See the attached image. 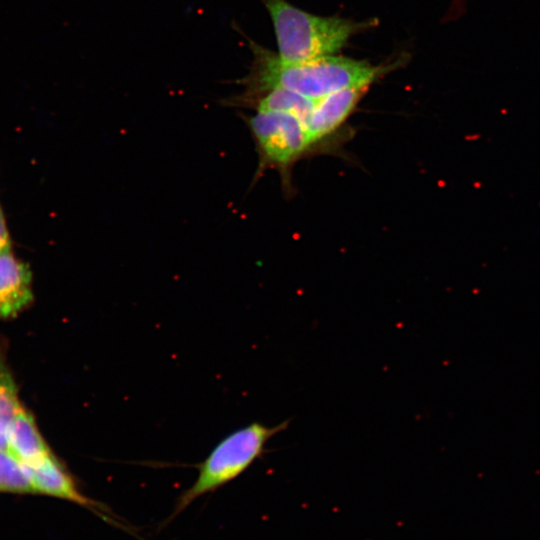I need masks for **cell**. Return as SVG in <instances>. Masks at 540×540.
<instances>
[{
  "instance_id": "obj_6",
  "label": "cell",
  "mask_w": 540,
  "mask_h": 540,
  "mask_svg": "<svg viewBox=\"0 0 540 540\" xmlns=\"http://www.w3.org/2000/svg\"><path fill=\"white\" fill-rule=\"evenodd\" d=\"M33 301L32 274L11 247L0 250V319L16 317Z\"/></svg>"
},
{
  "instance_id": "obj_8",
  "label": "cell",
  "mask_w": 540,
  "mask_h": 540,
  "mask_svg": "<svg viewBox=\"0 0 540 540\" xmlns=\"http://www.w3.org/2000/svg\"><path fill=\"white\" fill-rule=\"evenodd\" d=\"M259 112H281L300 119L306 126L316 100L284 88L270 89L249 102Z\"/></svg>"
},
{
  "instance_id": "obj_10",
  "label": "cell",
  "mask_w": 540,
  "mask_h": 540,
  "mask_svg": "<svg viewBox=\"0 0 540 540\" xmlns=\"http://www.w3.org/2000/svg\"><path fill=\"white\" fill-rule=\"evenodd\" d=\"M0 493L36 495L29 469L1 448Z\"/></svg>"
},
{
  "instance_id": "obj_1",
  "label": "cell",
  "mask_w": 540,
  "mask_h": 540,
  "mask_svg": "<svg viewBox=\"0 0 540 540\" xmlns=\"http://www.w3.org/2000/svg\"><path fill=\"white\" fill-rule=\"evenodd\" d=\"M253 62L241 97L249 103L273 88H284L313 100L354 86L371 85L398 63L372 65L364 60L329 56L303 62H286L278 54L249 40Z\"/></svg>"
},
{
  "instance_id": "obj_9",
  "label": "cell",
  "mask_w": 540,
  "mask_h": 540,
  "mask_svg": "<svg viewBox=\"0 0 540 540\" xmlns=\"http://www.w3.org/2000/svg\"><path fill=\"white\" fill-rule=\"evenodd\" d=\"M18 389L3 354L0 353V448L8 451V431L21 409Z\"/></svg>"
},
{
  "instance_id": "obj_11",
  "label": "cell",
  "mask_w": 540,
  "mask_h": 540,
  "mask_svg": "<svg viewBox=\"0 0 540 540\" xmlns=\"http://www.w3.org/2000/svg\"><path fill=\"white\" fill-rule=\"evenodd\" d=\"M11 247L8 228L0 205V250Z\"/></svg>"
},
{
  "instance_id": "obj_4",
  "label": "cell",
  "mask_w": 540,
  "mask_h": 540,
  "mask_svg": "<svg viewBox=\"0 0 540 540\" xmlns=\"http://www.w3.org/2000/svg\"><path fill=\"white\" fill-rule=\"evenodd\" d=\"M248 124L260 160L283 172L313 146L305 124L291 114L256 111Z\"/></svg>"
},
{
  "instance_id": "obj_3",
  "label": "cell",
  "mask_w": 540,
  "mask_h": 540,
  "mask_svg": "<svg viewBox=\"0 0 540 540\" xmlns=\"http://www.w3.org/2000/svg\"><path fill=\"white\" fill-rule=\"evenodd\" d=\"M289 421L276 426L259 422L235 430L223 438L198 466L194 483L179 497L174 515L180 513L195 499L212 492L237 478L264 452L266 443L288 426Z\"/></svg>"
},
{
  "instance_id": "obj_5",
  "label": "cell",
  "mask_w": 540,
  "mask_h": 540,
  "mask_svg": "<svg viewBox=\"0 0 540 540\" xmlns=\"http://www.w3.org/2000/svg\"><path fill=\"white\" fill-rule=\"evenodd\" d=\"M369 85L345 88L316 100L306 124L313 145L334 133L355 110Z\"/></svg>"
},
{
  "instance_id": "obj_7",
  "label": "cell",
  "mask_w": 540,
  "mask_h": 540,
  "mask_svg": "<svg viewBox=\"0 0 540 540\" xmlns=\"http://www.w3.org/2000/svg\"><path fill=\"white\" fill-rule=\"evenodd\" d=\"M8 452L27 467L30 474L32 469L54 454L42 436L34 416L23 407L10 425Z\"/></svg>"
},
{
  "instance_id": "obj_2",
  "label": "cell",
  "mask_w": 540,
  "mask_h": 540,
  "mask_svg": "<svg viewBox=\"0 0 540 540\" xmlns=\"http://www.w3.org/2000/svg\"><path fill=\"white\" fill-rule=\"evenodd\" d=\"M278 45L286 62H303L334 56L356 34L371 28L373 20L355 22L322 17L301 10L285 0H264Z\"/></svg>"
}]
</instances>
